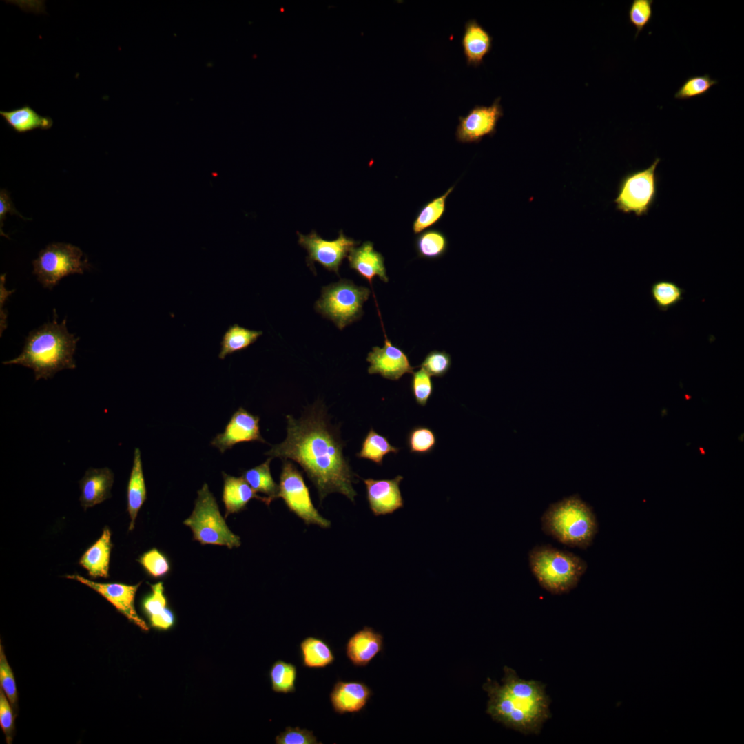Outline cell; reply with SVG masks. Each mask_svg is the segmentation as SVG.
Returning a JSON list of instances; mask_svg holds the SVG:
<instances>
[{"instance_id":"obj_29","label":"cell","mask_w":744,"mask_h":744,"mask_svg":"<svg viewBox=\"0 0 744 744\" xmlns=\"http://www.w3.org/2000/svg\"><path fill=\"white\" fill-rule=\"evenodd\" d=\"M454 188L455 185L420 209L413 223L412 228L415 234L428 229L441 220L446 211V199Z\"/></svg>"},{"instance_id":"obj_16","label":"cell","mask_w":744,"mask_h":744,"mask_svg":"<svg viewBox=\"0 0 744 744\" xmlns=\"http://www.w3.org/2000/svg\"><path fill=\"white\" fill-rule=\"evenodd\" d=\"M402 479L401 475L390 479H363L370 509L375 516L392 514L404 507L400 488Z\"/></svg>"},{"instance_id":"obj_18","label":"cell","mask_w":744,"mask_h":744,"mask_svg":"<svg viewBox=\"0 0 744 744\" xmlns=\"http://www.w3.org/2000/svg\"><path fill=\"white\" fill-rule=\"evenodd\" d=\"M383 648V635L371 627L364 626L348 639L345 652L354 666L365 667L382 651Z\"/></svg>"},{"instance_id":"obj_9","label":"cell","mask_w":744,"mask_h":744,"mask_svg":"<svg viewBox=\"0 0 744 744\" xmlns=\"http://www.w3.org/2000/svg\"><path fill=\"white\" fill-rule=\"evenodd\" d=\"M659 162L657 158L650 167L630 172L622 178L614 200L619 211L637 216L648 213L657 196L656 168Z\"/></svg>"},{"instance_id":"obj_20","label":"cell","mask_w":744,"mask_h":744,"mask_svg":"<svg viewBox=\"0 0 744 744\" xmlns=\"http://www.w3.org/2000/svg\"><path fill=\"white\" fill-rule=\"evenodd\" d=\"M113 482L114 473L109 468L87 469L79 482L81 506L87 509L110 497Z\"/></svg>"},{"instance_id":"obj_6","label":"cell","mask_w":744,"mask_h":744,"mask_svg":"<svg viewBox=\"0 0 744 744\" xmlns=\"http://www.w3.org/2000/svg\"><path fill=\"white\" fill-rule=\"evenodd\" d=\"M370 293L368 287L358 286L350 280L341 279L322 287L320 298L316 302L314 308L342 330L362 316L363 305Z\"/></svg>"},{"instance_id":"obj_32","label":"cell","mask_w":744,"mask_h":744,"mask_svg":"<svg viewBox=\"0 0 744 744\" xmlns=\"http://www.w3.org/2000/svg\"><path fill=\"white\" fill-rule=\"evenodd\" d=\"M269 675L273 692L282 694L295 692L297 668L294 664L277 660L272 664Z\"/></svg>"},{"instance_id":"obj_21","label":"cell","mask_w":744,"mask_h":744,"mask_svg":"<svg viewBox=\"0 0 744 744\" xmlns=\"http://www.w3.org/2000/svg\"><path fill=\"white\" fill-rule=\"evenodd\" d=\"M461 44L467 65L477 67L490 52L493 37L476 19H472L464 25Z\"/></svg>"},{"instance_id":"obj_44","label":"cell","mask_w":744,"mask_h":744,"mask_svg":"<svg viewBox=\"0 0 744 744\" xmlns=\"http://www.w3.org/2000/svg\"><path fill=\"white\" fill-rule=\"evenodd\" d=\"M8 213L17 215L23 219H28L24 218L17 211L11 200L9 193L6 189H1L0 191V231L1 235L6 237L8 236L2 231V227L3 225V220L6 218V215Z\"/></svg>"},{"instance_id":"obj_41","label":"cell","mask_w":744,"mask_h":744,"mask_svg":"<svg viewBox=\"0 0 744 744\" xmlns=\"http://www.w3.org/2000/svg\"><path fill=\"white\" fill-rule=\"evenodd\" d=\"M150 586L152 592L143 599L142 603L143 609L149 619L163 613L169 608L163 583Z\"/></svg>"},{"instance_id":"obj_25","label":"cell","mask_w":744,"mask_h":744,"mask_svg":"<svg viewBox=\"0 0 744 744\" xmlns=\"http://www.w3.org/2000/svg\"><path fill=\"white\" fill-rule=\"evenodd\" d=\"M0 115L12 129L19 134L37 129L46 130L53 125V120L50 117L40 115L28 105L10 111H0Z\"/></svg>"},{"instance_id":"obj_38","label":"cell","mask_w":744,"mask_h":744,"mask_svg":"<svg viewBox=\"0 0 744 744\" xmlns=\"http://www.w3.org/2000/svg\"><path fill=\"white\" fill-rule=\"evenodd\" d=\"M138 561L146 572L154 578L165 576L170 570L167 558L156 548L143 554Z\"/></svg>"},{"instance_id":"obj_36","label":"cell","mask_w":744,"mask_h":744,"mask_svg":"<svg viewBox=\"0 0 744 744\" xmlns=\"http://www.w3.org/2000/svg\"><path fill=\"white\" fill-rule=\"evenodd\" d=\"M652 0H633L628 10L629 23L637 32L635 37L650 23L653 15Z\"/></svg>"},{"instance_id":"obj_26","label":"cell","mask_w":744,"mask_h":744,"mask_svg":"<svg viewBox=\"0 0 744 744\" xmlns=\"http://www.w3.org/2000/svg\"><path fill=\"white\" fill-rule=\"evenodd\" d=\"M302 664L309 668H324L331 665L335 656L331 648L322 639L309 636L300 643Z\"/></svg>"},{"instance_id":"obj_22","label":"cell","mask_w":744,"mask_h":744,"mask_svg":"<svg viewBox=\"0 0 744 744\" xmlns=\"http://www.w3.org/2000/svg\"><path fill=\"white\" fill-rule=\"evenodd\" d=\"M224 485L222 499L225 504V517L246 508L249 502L256 499L267 506L270 503L267 497L258 495L242 477H234L223 473Z\"/></svg>"},{"instance_id":"obj_33","label":"cell","mask_w":744,"mask_h":744,"mask_svg":"<svg viewBox=\"0 0 744 744\" xmlns=\"http://www.w3.org/2000/svg\"><path fill=\"white\" fill-rule=\"evenodd\" d=\"M683 289L675 282L661 280L654 282L650 289L652 300L657 307L667 311L683 299Z\"/></svg>"},{"instance_id":"obj_1","label":"cell","mask_w":744,"mask_h":744,"mask_svg":"<svg viewBox=\"0 0 744 744\" xmlns=\"http://www.w3.org/2000/svg\"><path fill=\"white\" fill-rule=\"evenodd\" d=\"M285 440L265 455L297 462L316 488L320 502L329 493H339L354 502L355 474L343 455L344 444L319 403L299 419L287 415Z\"/></svg>"},{"instance_id":"obj_31","label":"cell","mask_w":744,"mask_h":744,"mask_svg":"<svg viewBox=\"0 0 744 744\" xmlns=\"http://www.w3.org/2000/svg\"><path fill=\"white\" fill-rule=\"evenodd\" d=\"M400 448L390 444L388 439L371 428L362 442L361 449L356 454L358 458L371 460L382 465L383 459L389 453L396 454Z\"/></svg>"},{"instance_id":"obj_42","label":"cell","mask_w":744,"mask_h":744,"mask_svg":"<svg viewBox=\"0 0 744 744\" xmlns=\"http://www.w3.org/2000/svg\"><path fill=\"white\" fill-rule=\"evenodd\" d=\"M276 744H318L313 731L299 727H287L275 738Z\"/></svg>"},{"instance_id":"obj_12","label":"cell","mask_w":744,"mask_h":744,"mask_svg":"<svg viewBox=\"0 0 744 744\" xmlns=\"http://www.w3.org/2000/svg\"><path fill=\"white\" fill-rule=\"evenodd\" d=\"M503 114L500 97L489 106H474L466 116L459 117L456 140L462 143H479L485 136H493Z\"/></svg>"},{"instance_id":"obj_34","label":"cell","mask_w":744,"mask_h":744,"mask_svg":"<svg viewBox=\"0 0 744 744\" xmlns=\"http://www.w3.org/2000/svg\"><path fill=\"white\" fill-rule=\"evenodd\" d=\"M406 444L411 453L426 455L431 453L436 446L437 437L431 428L417 426L409 432Z\"/></svg>"},{"instance_id":"obj_24","label":"cell","mask_w":744,"mask_h":744,"mask_svg":"<svg viewBox=\"0 0 744 744\" xmlns=\"http://www.w3.org/2000/svg\"><path fill=\"white\" fill-rule=\"evenodd\" d=\"M147 499L141 451L136 448L133 465L127 488V511L130 518L129 530H132L137 514Z\"/></svg>"},{"instance_id":"obj_14","label":"cell","mask_w":744,"mask_h":744,"mask_svg":"<svg viewBox=\"0 0 744 744\" xmlns=\"http://www.w3.org/2000/svg\"><path fill=\"white\" fill-rule=\"evenodd\" d=\"M384 344L382 347H373L366 357L370 363L368 373L379 374L390 380H398L406 373H412L415 367L412 366L406 353L395 346L384 333Z\"/></svg>"},{"instance_id":"obj_5","label":"cell","mask_w":744,"mask_h":744,"mask_svg":"<svg viewBox=\"0 0 744 744\" xmlns=\"http://www.w3.org/2000/svg\"><path fill=\"white\" fill-rule=\"evenodd\" d=\"M530 570L539 585L554 595L575 588L587 569L580 557L549 545L537 546L528 554Z\"/></svg>"},{"instance_id":"obj_19","label":"cell","mask_w":744,"mask_h":744,"mask_svg":"<svg viewBox=\"0 0 744 744\" xmlns=\"http://www.w3.org/2000/svg\"><path fill=\"white\" fill-rule=\"evenodd\" d=\"M348 260L351 269L360 276L366 279L372 288V280L378 276L384 282H389L384 265V258L375 251L371 241L364 242L360 247H354L349 253Z\"/></svg>"},{"instance_id":"obj_7","label":"cell","mask_w":744,"mask_h":744,"mask_svg":"<svg viewBox=\"0 0 744 744\" xmlns=\"http://www.w3.org/2000/svg\"><path fill=\"white\" fill-rule=\"evenodd\" d=\"M183 523L192 530L194 539L201 544L225 546L229 548L241 544L240 537L230 530L222 517L207 484L198 491L194 508Z\"/></svg>"},{"instance_id":"obj_8","label":"cell","mask_w":744,"mask_h":744,"mask_svg":"<svg viewBox=\"0 0 744 744\" xmlns=\"http://www.w3.org/2000/svg\"><path fill=\"white\" fill-rule=\"evenodd\" d=\"M82 250L74 245L64 242L49 244L41 250L33 260V273L45 288L52 289L64 277L79 273L91 267Z\"/></svg>"},{"instance_id":"obj_30","label":"cell","mask_w":744,"mask_h":744,"mask_svg":"<svg viewBox=\"0 0 744 744\" xmlns=\"http://www.w3.org/2000/svg\"><path fill=\"white\" fill-rule=\"evenodd\" d=\"M448 241L445 234L435 229L421 232L415 238V248L420 258L435 260L446 252Z\"/></svg>"},{"instance_id":"obj_39","label":"cell","mask_w":744,"mask_h":744,"mask_svg":"<svg viewBox=\"0 0 744 744\" xmlns=\"http://www.w3.org/2000/svg\"><path fill=\"white\" fill-rule=\"evenodd\" d=\"M451 366V358L445 351L433 350L430 351L420 365L431 376L443 377L449 371Z\"/></svg>"},{"instance_id":"obj_40","label":"cell","mask_w":744,"mask_h":744,"mask_svg":"<svg viewBox=\"0 0 744 744\" xmlns=\"http://www.w3.org/2000/svg\"><path fill=\"white\" fill-rule=\"evenodd\" d=\"M0 685L13 709L17 705V690L15 679L3 647L0 645Z\"/></svg>"},{"instance_id":"obj_23","label":"cell","mask_w":744,"mask_h":744,"mask_svg":"<svg viewBox=\"0 0 744 744\" xmlns=\"http://www.w3.org/2000/svg\"><path fill=\"white\" fill-rule=\"evenodd\" d=\"M111 548V533L106 527L101 537L82 555L79 564L93 578H107Z\"/></svg>"},{"instance_id":"obj_28","label":"cell","mask_w":744,"mask_h":744,"mask_svg":"<svg viewBox=\"0 0 744 744\" xmlns=\"http://www.w3.org/2000/svg\"><path fill=\"white\" fill-rule=\"evenodd\" d=\"M271 459L272 458L269 457L262 464L246 470L242 473V477L248 484L256 493H264L270 504L273 500L277 499L279 490V486L273 480L270 471Z\"/></svg>"},{"instance_id":"obj_43","label":"cell","mask_w":744,"mask_h":744,"mask_svg":"<svg viewBox=\"0 0 744 744\" xmlns=\"http://www.w3.org/2000/svg\"><path fill=\"white\" fill-rule=\"evenodd\" d=\"M14 716L13 707L3 690H0V725L3 731L8 743L12 741V733L14 730Z\"/></svg>"},{"instance_id":"obj_2","label":"cell","mask_w":744,"mask_h":744,"mask_svg":"<svg viewBox=\"0 0 744 744\" xmlns=\"http://www.w3.org/2000/svg\"><path fill=\"white\" fill-rule=\"evenodd\" d=\"M504 672L502 685L489 678L483 685L489 697L486 713L494 721L523 734H538L550 716L544 685L519 678L507 666Z\"/></svg>"},{"instance_id":"obj_37","label":"cell","mask_w":744,"mask_h":744,"mask_svg":"<svg viewBox=\"0 0 744 744\" xmlns=\"http://www.w3.org/2000/svg\"><path fill=\"white\" fill-rule=\"evenodd\" d=\"M411 389L416 403L425 406L433 392V383L431 375L422 368L413 371Z\"/></svg>"},{"instance_id":"obj_10","label":"cell","mask_w":744,"mask_h":744,"mask_svg":"<svg viewBox=\"0 0 744 744\" xmlns=\"http://www.w3.org/2000/svg\"><path fill=\"white\" fill-rule=\"evenodd\" d=\"M278 486L277 498H282L289 510L307 525L331 526V521L323 517L313 506L301 472L288 459H283Z\"/></svg>"},{"instance_id":"obj_17","label":"cell","mask_w":744,"mask_h":744,"mask_svg":"<svg viewBox=\"0 0 744 744\" xmlns=\"http://www.w3.org/2000/svg\"><path fill=\"white\" fill-rule=\"evenodd\" d=\"M373 695L371 689L358 681H338L329 694L333 711L338 714L358 713L362 711Z\"/></svg>"},{"instance_id":"obj_27","label":"cell","mask_w":744,"mask_h":744,"mask_svg":"<svg viewBox=\"0 0 744 744\" xmlns=\"http://www.w3.org/2000/svg\"><path fill=\"white\" fill-rule=\"evenodd\" d=\"M262 334L261 331L249 329L238 324H232L229 327L222 338L221 349L218 358L224 359L228 355L247 349Z\"/></svg>"},{"instance_id":"obj_35","label":"cell","mask_w":744,"mask_h":744,"mask_svg":"<svg viewBox=\"0 0 744 744\" xmlns=\"http://www.w3.org/2000/svg\"><path fill=\"white\" fill-rule=\"evenodd\" d=\"M717 83L718 81L712 79L708 74L690 76L678 89L674 98L679 100H689L705 95Z\"/></svg>"},{"instance_id":"obj_45","label":"cell","mask_w":744,"mask_h":744,"mask_svg":"<svg viewBox=\"0 0 744 744\" xmlns=\"http://www.w3.org/2000/svg\"><path fill=\"white\" fill-rule=\"evenodd\" d=\"M149 619L150 625L159 630H168L172 628L175 623L174 614L169 608L163 613Z\"/></svg>"},{"instance_id":"obj_15","label":"cell","mask_w":744,"mask_h":744,"mask_svg":"<svg viewBox=\"0 0 744 744\" xmlns=\"http://www.w3.org/2000/svg\"><path fill=\"white\" fill-rule=\"evenodd\" d=\"M259 420V417L240 407L231 416L224 432L218 434L211 444L224 453L241 442L266 443L260 432Z\"/></svg>"},{"instance_id":"obj_11","label":"cell","mask_w":744,"mask_h":744,"mask_svg":"<svg viewBox=\"0 0 744 744\" xmlns=\"http://www.w3.org/2000/svg\"><path fill=\"white\" fill-rule=\"evenodd\" d=\"M298 244L304 248L308 256L307 264L316 273L315 262H318L324 268L335 272L339 276V267L348 254L360 243L351 238L346 236L342 230H340L338 238L327 240L322 238L315 230L308 235L297 232Z\"/></svg>"},{"instance_id":"obj_4","label":"cell","mask_w":744,"mask_h":744,"mask_svg":"<svg viewBox=\"0 0 744 744\" xmlns=\"http://www.w3.org/2000/svg\"><path fill=\"white\" fill-rule=\"evenodd\" d=\"M541 522L545 534L571 547L587 548L597 532L592 508L577 495L550 504L543 513Z\"/></svg>"},{"instance_id":"obj_13","label":"cell","mask_w":744,"mask_h":744,"mask_svg":"<svg viewBox=\"0 0 744 744\" xmlns=\"http://www.w3.org/2000/svg\"><path fill=\"white\" fill-rule=\"evenodd\" d=\"M94 590L110 601L121 613L141 630L148 631L147 623L138 616L134 607V598L141 582L136 585L98 583L78 575H67Z\"/></svg>"},{"instance_id":"obj_3","label":"cell","mask_w":744,"mask_h":744,"mask_svg":"<svg viewBox=\"0 0 744 744\" xmlns=\"http://www.w3.org/2000/svg\"><path fill=\"white\" fill-rule=\"evenodd\" d=\"M54 309L53 321L30 331L25 340L21 353L3 364H19L33 370L35 380H47L63 369H74V354L79 338L70 333L66 320L56 321Z\"/></svg>"}]
</instances>
